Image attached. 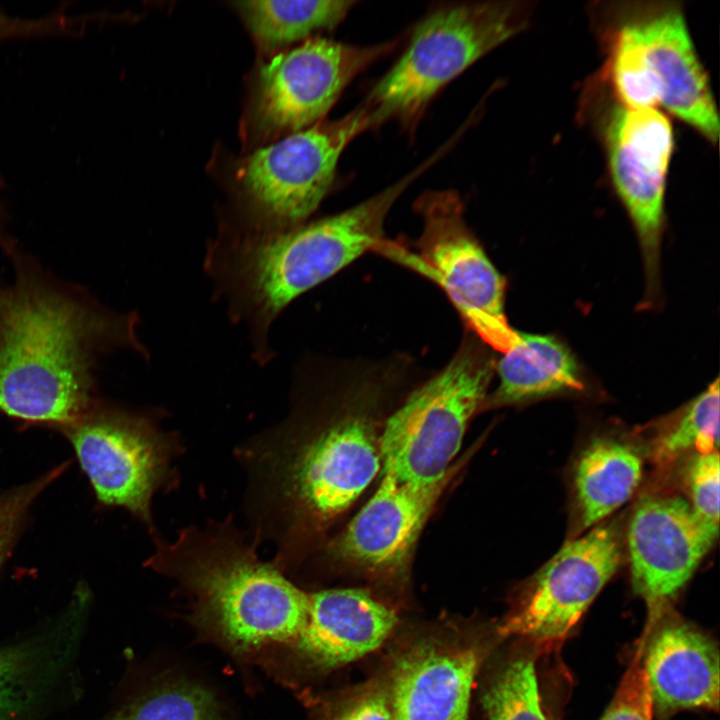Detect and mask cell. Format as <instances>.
I'll return each instance as SVG.
<instances>
[{
	"mask_svg": "<svg viewBox=\"0 0 720 720\" xmlns=\"http://www.w3.org/2000/svg\"><path fill=\"white\" fill-rule=\"evenodd\" d=\"M1 247L13 278L0 283V413L23 426L61 431L99 398L101 357L140 348L136 316L57 279L11 239Z\"/></svg>",
	"mask_w": 720,
	"mask_h": 720,
	"instance_id": "cell-1",
	"label": "cell"
},
{
	"mask_svg": "<svg viewBox=\"0 0 720 720\" xmlns=\"http://www.w3.org/2000/svg\"><path fill=\"white\" fill-rule=\"evenodd\" d=\"M434 163L341 213L308 224L250 236L211 248L210 271L230 310L262 337L294 299L385 241L386 217L403 191Z\"/></svg>",
	"mask_w": 720,
	"mask_h": 720,
	"instance_id": "cell-2",
	"label": "cell"
},
{
	"mask_svg": "<svg viewBox=\"0 0 720 720\" xmlns=\"http://www.w3.org/2000/svg\"><path fill=\"white\" fill-rule=\"evenodd\" d=\"M489 349L473 334L465 337L446 366L390 415L379 436L383 474L427 485L450 473L496 371Z\"/></svg>",
	"mask_w": 720,
	"mask_h": 720,
	"instance_id": "cell-3",
	"label": "cell"
},
{
	"mask_svg": "<svg viewBox=\"0 0 720 720\" xmlns=\"http://www.w3.org/2000/svg\"><path fill=\"white\" fill-rule=\"evenodd\" d=\"M524 25V8L517 2L440 8L417 26L407 49L365 104L381 124L395 119L412 129L440 89Z\"/></svg>",
	"mask_w": 720,
	"mask_h": 720,
	"instance_id": "cell-4",
	"label": "cell"
},
{
	"mask_svg": "<svg viewBox=\"0 0 720 720\" xmlns=\"http://www.w3.org/2000/svg\"><path fill=\"white\" fill-rule=\"evenodd\" d=\"M60 432L71 443L97 502L128 510L156 536L153 497L179 481L173 461L183 447L177 434L161 430L151 415L100 398Z\"/></svg>",
	"mask_w": 720,
	"mask_h": 720,
	"instance_id": "cell-5",
	"label": "cell"
},
{
	"mask_svg": "<svg viewBox=\"0 0 720 720\" xmlns=\"http://www.w3.org/2000/svg\"><path fill=\"white\" fill-rule=\"evenodd\" d=\"M415 209L423 220L418 253L388 241L379 249L437 283L471 333L490 349L505 353L519 338L505 314V280L468 227L458 193L424 192Z\"/></svg>",
	"mask_w": 720,
	"mask_h": 720,
	"instance_id": "cell-6",
	"label": "cell"
},
{
	"mask_svg": "<svg viewBox=\"0 0 720 720\" xmlns=\"http://www.w3.org/2000/svg\"><path fill=\"white\" fill-rule=\"evenodd\" d=\"M380 125L364 103L340 119L321 120L241 159L235 180L261 232L302 224L328 192L344 149Z\"/></svg>",
	"mask_w": 720,
	"mask_h": 720,
	"instance_id": "cell-7",
	"label": "cell"
},
{
	"mask_svg": "<svg viewBox=\"0 0 720 720\" xmlns=\"http://www.w3.org/2000/svg\"><path fill=\"white\" fill-rule=\"evenodd\" d=\"M395 46L311 37L270 56L250 91L242 126L246 142L269 144L323 120L344 88Z\"/></svg>",
	"mask_w": 720,
	"mask_h": 720,
	"instance_id": "cell-8",
	"label": "cell"
},
{
	"mask_svg": "<svg viewBox=\"0 0 720 720\" xmlns=\"http://www.w3.org/2000/svg\"><path fill=\"white\" fill-rule=\"evenodd\" d=\"M620 559V535L613 525H596L567 542L531 580L498 633L528 640L536 650L558 645L616 572Z\"/></svg>",
	"mask_w": 720,
	"mask_h": 720,
	"instance_id": "cell-9",
	"label": "cell"
},
{
	"mask_svg": "<svg viewBox=\"0 0 720 720\" xmlns=\"http://www.w3.org/2000/svg\"><path fill=\"white\" fill-rule=\"evenodd\" d=\"M612 35L635 60L658 105L716 142L717 109L681 9L671 3L632 7Z\"/></svg>",
	"mask_w": 720,
	"mask_h": 720,
	"instance_id": "cell-10",
	"label": "cell"
},
{
	"mask_svg": "<svg viewBox=\"0 0 720 720\" xmlns=\"http://www.w3.org/2000/svg\"><path fill=\"white\" fill-rule=\"evenodd\" d=\"M605 144L610 177L638 235L647 293L652 297L658 285L672 126L656 108L620 106L607 122Z\"/></svg>",
	"mask_w": 720,
	"mask_h": 720,
	"instance_id": "cell-11",
	"label": "cell"
},
{
	"mask_svg": "<svg viewBox=\"0 0 720 720\" xmlns=\"http://www.w3.org/2000/svg\"><path fill=\"white\" fill-rule=\"evenodd\" d=\"M687 499L650 496L635 508L627 530L632 584L653 623L692 577L715 540Z\"/></svg>",
	"mask_w": 720,
	"mask_h": 720,
	"instance_id": "cell-12",
	"label": "cell"
},
{
	"mask_svg": "<svg viewBox=\"0 0 720 720\" xmlns=\"http://www.w3.org/2000/svg\"><path fill=\"white\" fill-rule=\"evenodd\" d=\"M485 652L476 643L423 636L391 658L386 681L394 720H466Z\"/></svg>",
	"mask_w": 720,
	"mask_h": 720,
	"instance_id": "cell-13",
	"label": "cell"
},
{
	"mask_svg": "<svg viewBox=\"0 0 720 720\" xmlns=\"http://www.w3.org/2000/svg\"><path fill=\"white\" fill-rule=\"evenodd\" d=\"M462 464L427 485L383 474L376 491L333 544L335 554L376 573L403 570L432 509Z\"/></svg>",
	"mask_w": 720,
	"mask_h": 720,
	"instance_id": "cell-14",
	"label": "cell"
},
{
	"mask_svg": "<svg viewBox=\"0 0 720 720\" xmlns=\"http://www.w3.org/2000/svg\"><path fill=\"white\" fill-rule=\"evenodd\" d=\"M637 652L654 712L718 710V649L694 625L667 609L645 627Z\"/></svg>",
	"mask_w": 720,
	"mask_h": 720,
	"instance_id": "cell-15",
	"label": "cell"
},
{
	"mask_svg": "<svg viewBox=\"0 0 720 720\" xmlns=\"http://www.w3.org/2000/svg\"><path fill=\"white\" fill-rule=\"evenodd\" d=\"M398 622L395 610L355 588L310 593L307 623L290 645L307 668L325 672L377 650Z\"/></svg>",
	"mask_w": 720,
	"mask_h": 720,
	"instance_id": "cell-16",
	"label": "cell"
},
{
	"mask_svg": "<svg viewBox=\"0 0 720 720\" xmlns=\"http://www.w3.org/2000/svg\"><path fill=\"white\" fill-rule=\"evenodd\" d=\"M496 370L499 385L483 407L583 389L574 356L553 336L519 332L517 342L496 363Z\"/></svg>",
	"mask_w": 720,
	"mask_h": 720,
	"instance_id": "cell-17",
	"label": "cell"
},
{
	"mask_svg": "<svg viewBox=\"0 0 720 720\" xmlns=\"http://www.w3.org/2000/svg\"><path fill=\"white\" fill-rule=\"evenodd\" d=\"M643 471L640 453L612 438H597L581 453L575 468V492L581 527L596 526L627 502Z\"/></svg>",
	"mask_w": 720,
	"mask_h": 720,
	"instance_id": "cell-18",
	"label": "cell"
},
{
	"mask_svg": "<svg viewBox=\"0 0 720 720\" xmlns=\"http://www.w3.org/2000/svg\"><path fill=\"white\" fill-rule=\"evenodd\" d=\"M354 4V1L346 0H252L234 3L258 50L268 57L295 42L311 38L314 32L335 28Z\"/></svg>",
	"mask_w": 720,
	"mask_h": 720,
	"instance_id": "cell-19",
	"label": "cell"
},
{
	"mask_svg": "<svg viewBox=\"0 0 720 720\" xmlns=\"http://www.w3.org/2000/svg\"><path fill=\"white\" fill-rule=\"evenodd\" d=\"M489 720H548L542 707L533 650L509 657L482 696Z\"/></svg>",
	"mask_w": 720,
	"mask_h": 720,
	"instance_id": "cell-20",
	"label": "cell"
},
{
	"mask_svg": "<svg viewBox=\"0 0 720 720\" xmlns=\"http://www.w3.org/2000/svg\"><path fill=\"white\" fill-rule=\"evenodd\" d=\"M719 381L716 379L657 439L653 458L667 465L688 453L718 450Z\"/></svg>",
	"mask_w": 720,
	"mask_h": 720,
	"instance_id": "cell-21",
	"label": "cell"
},
{
	"mask_svg": "<svg viewBox=\"0 0 720 720\" xmlns=\"http://www.w3.org/2000/svg\"><path fill=\"white\" fill-rule=\"evenodd\" d=\"M107 720H225L214 695L188 681L158 684Z\"/></svg>",
	"mask_w": 720,
	"mask_h": 720,
	"instance_id": "cell-22",
	"label": "cell"
},
{
	"mask_svg": "<svg viewBox=\"0 0 720 720\" xmlns=\"http://www.w3.org/2000/svg\"><path fill=\"white\" fill-rule=\"evenodd\" d=\"M682 472L689 497L688 502L703 526L718 537L720 474L718 450L691 454Z\"/></svg>",
	"mask_w": 720,
	"mask_h": 720,
	"instance_id": "cell-23",
	"label": "cell"
},
{
	"mask_svg": "<svg viewBox=\"0 0 720 720\" xmlns=\"http://www.w3.org/2000/svg\"><path fill=\"white\" fill-rule=\"evenodd\" d=\"M65 462L28 483L0 494V569L17 543L38 496L69 467Z\"/></svg>",
	"mask_w": 720,
	"mask_h": 720,
	"instance_id": "cell-24",
	"label": "cell"
},
{
	"mask_svg": "<svg viewBox=\"0 0 720 720\" xmlns=\"http://www.w3.org/2000/svg\"><path fill=\"white\" fill-rule=\"evenodd\" d=\"M600 720H654V709L637 651Z\"/></svg>",
	"mask_w": 720,
	"mask_h": 720,
	"instance_id": "cell-25",
	"label": "cell"
},
{
	"mask_svg": "<svg viewBox=\"0 0 720 720\" xmlns=\"http://www.w3.org/2000/svg\"><path fill=\"white\" fill-rule=\"evenodd\" d=\"M31 664V654L25 647L0 649V720L25 703Z\"/></svg>",
	"mask_w": 720,
	"mask_h": 720,
	"instance_id": "cell-26",
	"label": "cell"
},
{
	"mask_svg": "<svg viewBox=\"0 0 720 720\" xmlns=\"http://www.w3.org/2000/svg\"><path fill=\"white\" fill-rule=\"evenodd\" d=\"M329 720H394L384 677L371 680L355 690L337 706Z\"/></svg>",
	"mask_w": 720,
	"mask_h": 720,
	"instance_id": "cell-27",
	"label": "cell"
}]
</instances>
